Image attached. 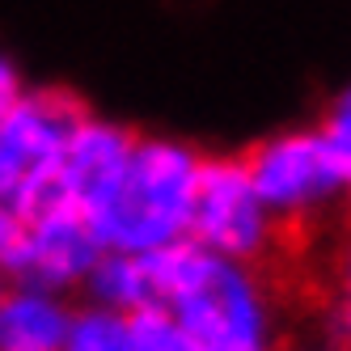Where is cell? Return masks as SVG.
I'll list each match as a JSON object with an SVG mask.
<instances>
[{
    "label": "cell",
    "instance_id": "cell-1",
    "mask_svg": "<svg viewBox=\"0 0 351 351\" xmlns=\"http://www.w3.org/2000/svg\"><path fill=\"white\" fill-rule=\"evenodd\" d=\"M148 309H165L199 351H271V292L250 263L178 241L148 254Z\"/></svg>",
    "mask_w": 351,
    "mask_h": 351
},
{
    "label": "cell",
    "instance_id": "cell-2",
    "mask_svg": "<svg viewBox=\"0 0 351 351\" xmlns=\"http://www.w3.org/2000/svg\"><path fill=\"white\" fill-rule=\"evenodd\" d=\"M204 157L169 136H136L128 165L93 204L89 224L110 254H157L186 241Z\"/></svg>",
    "mask_w": 351,
    "mask_h": 351
},
{
    "label": "cell",
    "instance_id": "cell-3",
    "mask_svg": "<svg viewBox=\"0 0 351 351\" xmlns=\"http://www.w3.org/2000/svg\"><path fill=\"white\" fill-rule=\"evenodd\" d=\"M97 258H102V241H97L93 224L64 199L38 195L21 208H9L0 271L13 284H34L68 296L72 288H85Z\"/></svg>",
    "mask_w": 351,
    "mask_h": 351
},
{
    "label": "cell",
    "instance_id": "cell-4",
    "mask_svg": "<svg viewBox=\"0 0 351 351\" xmlns=\"http://www.w3.org/2000/svg\"><path fill=\"white\" fill-rule=\"evenodd\" d=\"M241 161L250 169V178H254L263 204L284 229L313 224L317 216H326L335 204L347 199L343 169L317 128L275 132L258 140Z\"/></svg>",
    "mask_w": 351,
    "mask_h": 351
},
{
    "label": "cell",
    "instance_id": "cell-5",
    "mask_svg": "<svg viewBox=\"0 0 351 351\" xmlns=\"http://www.w3.org/2000/svg\"><path fill=\"white\" fill-rule=\"evenodd\" d=\"M280 233H284V224L263 204L245 161L241 157H204L186 241L212 250L220 258L258 267L275 250Z\"/></svg>",
    "mask_w": 351,
    "mask_h": 351
},
{
    "label": "cell",
    "instance_id": "cell-6",
    "mask_svg": "<svg viewBox=\"0 0 351 351\" xmlns=\"http://www.w3.org/2000/svg\"><path fill=\"white\" fill-rule=\"evenodd\" d=\"M81 114V102L51 89H26L0 114V186H5L0 208H21L47 195L60 153Z\"/></svg>",
    "mask_w": 351,
    "mask_h": 351
},
{
    "label": "cell",
    "instance_id": "cell-7",
    "mask_svg": "<svg viewBox=\"0 0 351 351\" xmlns=\"http://www.w3.org/2000/svg\"><path fill=\"white\" fill-rule=\"evenodd\" d=\"M132 144H136V136L128 128H119V123H110V119H97V114H81V123L72 128L64 153H60V165L51 173L47 195L72 204L89 220L93 204L110 191V182L119 178V169L128 165Z\"/></svg>",
    "mask_w": 351,
    "mask_h": 351
},
{
    "label": "cell",
    "instance_id": "cell-8",
    "mask_svg": "<svg viewBox=\"0 0 351 351\" xmlns=\"http://www.w3.org/2000/svg\"><path fill=\"white\" fill-rule=\"evenodd\" d=\"M72 313L64 292L34 284L0 288V351H64Z\"/></svg>",
    "mask_w": 351,
    "mask_h": 351
},
{
    "label": "cell",
    "instance_id": "cell-9",
    "mask_svg": "<svg viewBox=\"0 0 351 351\" xmlns=\"http://www.w3.org/2000/svg\"><path fill=\"white\" fill-rule=\"evenodd\" d=\"M64 351H144L136 339V322L132 313H119L106 305H89L72 313Z\"/></svg>",
    "mask_w": 351,
    "mask_h": 351
},
{
    "label": "cell",
    "instance_id": "cell-10",
    "mask_svg": "<svg viewBox=\"0 0 351 351\" xmlns=\"http://www.w3.org/2000/svg\"><path fill=\"white\" fill-rule=\"evenodd\" d=\"M317 132L326 136V144H330V153L343 169V182H347V199H351V85L343 93H335V102L326 106Z\"/></svg>",
    "mask_w": 351,
    "mask_h": 351
},
{
    "label": "cell",
    "instance_id": "cell-11",
    "mask_svg": "<svg viewBox=\"0 0 351 351\" xmlns=\"http://www.w3.org/2000/svg\"><path fill=\"white\" fill-rule=\"evenodd\" d=\"M330 330H335V347L351 351V245L339 267V288H335V309H330Z\"/></svg>",
    "mask_w": 351,
    "mask_h": 351
},
{
    "label": "cell",
    "instance_id": "cell-12",
    "mask_svg": "<svg viewBox=\"0 0 351 351\" xmlns=\"http://www.w3.org/2000/svg\"><path fill=\"white\" fill-rule=\"evenodd\" d=\"M21 93H26V85H21V72H17V64H13L5 51H0V114H5V110L17 102Z\"/></svg>",
    "mask_w": 351,
    "mask_h": 351
},
{
    "label": "cell",
    "instance_id": "cell-13",
    "mask_svg": "<svg viewBox=\"0 0 351 351\" xmlns=\"http://www.w3.org/2000/svg\"><path fill=\"white\" fill-rule=\"evenodd\" d=\"M5 237H9V208H0V250H5Z\"/></svg>",
    "mask_w": 351,
    "mask_h": 351
},
{
    "label": "cell",
    "instance_id": "cell-14",
    "mask_svg": "<svg viewBox=\"0 0 351 351\" xmlns=\"http://www.w3.org/2000/svg\"><path fill=\"white\" fill-rule=\"evenodd\" d=\"M0 204H5V186H0Z\"/></svg>",
    "mask_w": 351,
    "mask_h": 351
}]
</instances>
